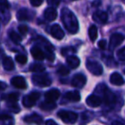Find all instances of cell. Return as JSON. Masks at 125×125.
I'll return each instance as SVG.
<instances>
[{
	"instance_id": "14",
	"label": "cell",
	"mask_w": 125,
	"mask_h": 125,
	"mask_svg": "<svg viewBox=\"0 0 125 125\" xmlns=\"http://www.w3.org/2000/svg\"><path fill=\"white\" fill-rule=\"evenodd\" d=\"M44 16L49 21H53L56 20L57 16V12L55 8L53 7H49V8H46L44 11Z\"/></svg>"
},
{
	"instance_id": "26",
	"label": "cell",
	"mask_w": 125,
	"mask_h": 125,
	"mask_svg": "<svg viewBox=\"0 0 125 125\" xmlns=\"http://www.w3.org/2000/svg\"><path fill=\"white\" fill-rule=\"evenodd\" d=\"M29 70L33 73H43L45 70V67L42 64L40 63H35V64H32L29 67Z\"/></svg>"
},
{
	"instance_id": "2",
	"label": "cell",
	"mask_w": 125,
	"mask_h": 125,
	"mask_svg": "<svg viewBox=\"0 0 125 125\" xmlns=\"http://www.w3.org/2000/svg\"><path fill=\"white\" fill-rule=\"evenodd\" d=\"M57 116L64 124H75L77 122V119H78V115L75 112L66 110L59 111L58 113H57Z\"/></svg>"
},
{
	"instance_id": "3",
	"label": "cell",
	"mask_w": 125,
	"mask_h": 125,
	"mask_svg": "<svg viewBox=\"0 0 125 125\" xmlns=\"http://www.w3.org/2000/svg\"><path fill=\"white\" fill-rule=\"evenodd\" d=\"M32 82L39 87H48L52 84V79L46 74H35L32 77Z\"/></svg>"
},
{
	"instance_id": "33",
	"label": "cell",
	"mask_w": 125,
	"mask_h": 125,
	"mask_svg": "<svg viewBox=\"0 0 125 125\" xmlns=\"http://www.w3.org/2000/svg\"><path fill=\"white\" fill-rule=\"evenodd\" d=\"M18 30L22 35H26L28 31V27L26 25H20L18 26Z\"/></svg>"
},
{
	"instance_id": "34",
	"label": "cell",
	"mask_w": 125,
	"mask_h": 125,
	"mask_svg": "<svg viewBox=\"0 0 125 125\" xmlns=\"http://www.w3.org/2000/svg\"><path fill=\"white\" fill-rule=\"evenodd\" d=\"M61 0H47V3L50 5V7H53L56 8L59 5Z\"/></svg>"
},
{
	"instance_id": "41",
	"label": "cell",
	"mask_w": 125,
	"mask_h": 125,
	"mask_svg": "<svg viewBox=\"0 0 125 125\" xmlns=\"http://www.w3.org/2000/svg\"><path fill=\"white\" fill-rule=\"evenodd\" d=\"M73 1H75V0H73Z\"/></svg>"
},
{
	"instance_id": "32",
	"label": "cell",
	"mask_w": 125,
	"mask_h": 125,
	"mask_svg": "<svg viewBox=\"0 0 125 125\" xmlns=\"http://www.w3.org/2000/svg\"><path fill=\"white\" fill-rule=\"evenodd\" d=\"M117 57L121 61H125V47H123L117 51Z\"/></svg>"
},
{
	"instance_id": "39",
	"label": "cell",
	"mask_w": 125,
	"mask_h": 125,
	"mask_svg": "<svg viewBox=\"0 0 125 125\" xmlns=\"http://www.w3.org/2000/svg\"><path fill=\"white\" fill-rule=\"evenodd\" d=\"M6 88H7V84L5 83L4 82H2V81H0V91L4 90Z\"/></svg>"
},
{
	"instance_id": "25",
	"label": "cell",
	"mask_w": 125,
	"mask_h": 125,
	"mask_svg": "<svg viewBox=\"0 0 125 125\" xmlns=\"http://www.w3.org/2000/svg\"><path fill=\"white\" fill-rule=\"evenodd\" d=\"M89 38L92 42H95L98 38V29L95 25H91L88 29Z\"/></svg>"
},
{
	"instance_id": "22",
	"label": "cell",
	"mask_w": 125,
	"mask_h": 125,
	"mask_svg": "<svg viewBox=\"0 0 125 125\" xmlns=\"http://www.w3.org/2000/svg\"><path fill=\"white\" fill-rule=\"evenodd\" d=\"M1 99L5 101H8L9 103H15L19 99V94L16 92H12L8 94H4L1 97Z\"/></svg>"
},
{
	"instance_id": "23",
	"label": "cell",
	"mask_w": 125,
	"mask_h": 125,
	"mask_svg": "<svg viewBox=\"0 0 125 125\" xmlns=\"http://www.w3.org/2000/svg\"><path fill=\"white\" fill-rule=\"evenodd\" d=\"M57 107L55 102L53 101H49V100H45V101L41 102L40 105V108L43 111H52Z\"/></svg>"
},
{
	"instance_id": "1",
	"label": "cell",
	"mask_w": 125,
	"mask_h": 125,
	"mask_svg": "<svg viewBox=\"0 0 125 125\" xmlns=\"http://www.w3.org/2000/svg\"><path fill=\"white\" fill-rule=\"evenodd\" d=\"M61 19L64 27L69 32L75 34L79 31V24L75 14L68 8H63L61 10Z\"/></svg>"
},
{
	"instance_id": "8",
	"label": "cell",
	"mask_w": 125,
	"mask_h": 125,
	"mask_svg": "<svg viewBox=\"0 0 125 125\" xmlns=\"http://www.w3.org/2000/svg\"><path fill=\"white\" fill-rule=\"evenodd\" d=\"M103 94H104V100H105L106 105H112V104L115 103L116 101L115 94L105 84L103 86Z\"/></svg>"
},
{
	"instance_id": "7",
	"label": "cell",
	"mask_w": 125,
	"mask_h": 125,
	"mask_svg": "<svg viewBox=\"0 0 125 125\" xmlns=\"http://www.w3.org/2000/svg\"><path fill=\"white\" fill-rule=\"evenodd\" d=\"M124 37L122 34H120V33H114V34H112L110 38V44H109L110 50H115L117 46H119L124 42Z\"/></svg>"
},
{
	"instance_id": "13",
	"label": "cell",
	"mask_w": 125,
	"mask_h": 125,
	"mask_svg": "<svg viewBox=\"0 0 125 125\" xmlns=\"http://www.w3.org/2000/svg\"><path fill=\"white\" fill-rule=\"evenodd\" d=\"M86 103L91 107H98L102 104V100L95 94H91L86 100Z\"/></svg>"
},
{
	"instance_id": "19",
	"label": "cell",
	"mask_w": 125,
	"mask_h": 125,
	"mask_svg": "<svg viewBox=\"0 0 125 125\" xmlns=\"http://www.w3.org/2000/svg\"><path fill=\"white\" fill-rule=\"evenodd\" d=\"M66 61H67L68 66H69L71 69H75V68H77L80 66V63H81L80 59L75 55L68 56L66 59Z\"/></svg>"
},
{
	"instance_id": "20",
	"label": "cell",
	"mask_w": 125,
	"mask_h": 125,
	"mask_svg": "<svg viewBox=\"0 0 125 125\" xmlns=\"http://www.w3.org/2000/svg\"><path fill=\"white\" fill-rule=\"evenodd\" d=\"M0 124L1 125H14L15 119L9 114H1L0 115Z\"/></svg>"
},
{
	"instance_id": "40",
	"label": "cell",
	"mask_w": 125,
	"mask_h": 125,
	"mask_svg": "<svg viewBox=\"0 0 125 125\" xmlns=\"http://www.w3.org/2000/svg\"><path fill=\"white\" fill-rule=\"evenodd\" d=\"M112 125H124L123 123L119 122V121H114L113 123H112Z\"/></svg>"
},
{
	"instance_id": "18",
	"label": "cell",
	"mask_w": 125,
	"mask_h": 125,
	"mask_svg": "<svg viewBox=\"0 0 125 125\" xmlns=\"http://www.w3.org/2000/svg\"><path fill=\"white\" fill-rule=\"evenodd\" d=\"M110 82L114 85L121 86L124 83V79L122 75L119 74L118 73H113L110 77Z\"/></svg>"
},
{
	"instance_id": "37",
	"label": "cell",
	"mask_w": 125,
	"mask_h": 125,
	"mask_svg": "<svg viewBox=\"0 0 125 125\" xmlns=\"http://www.w3.org/2000/svg\"><path fill=\"white\" fill-rule=\"evenodd\" d=\"M106 46H107V43L105 40L101 39L99 42H98V47H99L101 50H105V49H106Z\"/></svg>"
},
{
	"instance_id": "11",
	"label": "cell",
	"mask_w": 125,
	"mask_h": 125,
	"mask_svg": "<svg viewBox=\"0 0 125 125\" xmlns=\"http://www.w3.org/2000/svg\"><path fill=\"white\" fill-rule=\"evenodd\" d=\"M50 32H51V34H52V36L57 40L63 39L65 35L63 30L61 28V26L59 25H57V24H54V25H52L51 26Z\"/></svg>"
},
{
	"instance_id": "28",
	"label": "cell",
	"mask_w": 125,
	"mask_h": 125,
	"mask_svg": "<svg viewBox=\"0 0 125 125\" xmlns=\"http://www.w3.org/2000/svg\"><path fill=\"white\" fill-rule=\"evenodd\" d=\"M15 61L19 64L25 65L28 62V57L24 54H17V55H15Z\"/></svg>"
},
{
	"instance_id": "4",
	"label": "cell",
	"mask_w": 125,
	"mask_h": 125,
	"mask_svg": "<svg viewBox=\"0 0 125 125\" xmlns=\"http://www.w3.org/2000/svg\"><path fill=\"white\" fill-rule=\"evenodd\" d=\"M86 66H87V69L95 76H99L103 73V66L96 61L88 59L86 62Z\"/></svg>"
},
{
	"instance_id": "30",
	"label": "cell",
	"mask_w": 125,
	"mask_h": 125,
	"mask_svg": "<svg viewBox=\"0 0 125 125\" xmlns=\"http://www.w3.org/2000/svg\"><path fill=\"white\" fill-rule=\"evenodd\" d=\"M45 57L50 61H53L55 60V55H54V53L52 52V49H46V53L45 54Z\"/></svg>"
},
{
	"instance_id": "24",
	"label": "cell",
	"mask_w": 125,
	"mask_h": 125,
	"mask_svg": "<svg viewBox=\"0 0 125 125\" xmlns=\"http://www.w3.org/2000/svg\"><path fill=\"white\" fill-rule=\"evenodd\" d=\"M3 66L6 71H12L15 68V63L10 57H4L3 59Z\"/></svg>"
},
{
	"instance_id": "15",
	"label": "cell",
	"mask_w": 125,
	"mask_h": 125,
	"mask_svg": "<svg viewBox=\"0 0 125 125\" xmlns=\"http://www.w3.org/2000/svg\"><path fill=\"white\" fill-rule=\"evenodd\" d=\"M60 96V91L57 89H52L45 94V98L46 100L55 102Z\"/></svg>"
},
{
	"instance_id": "38",
	"label": "cell",
	"mask_w": 125,
	"mask_h": 125,
	"mask_svg": "<svg viewBox=\"0 0 125 125\" xmlns=\"http://www.w3.org/2000/svg\"><path fill=\"white\" fill-rule=\"evenodd\" d=\"M45 125H58V124L54 120H52V119H48V120L45 122Z\"/></svg>"
},
{
	"instance_id": "27",
	"label": "cell",
	"mask_w": 125,
	"mask_h": 125,
	"mask_svg": "<svg viewBox=\"0 0 125 125\" xmlns=\"http://www.w3.org/2000/svg\"><path fill=\"white\" fill-rule=\"evenodd\" d=\"M9 36H10V38L11 39V41L13 43H16V44H19V43L22 42V37L19 34H17L15 31H10L9 32Z\"/></svg>"
},
{
	"instance_id": "35",
	"label": "cell",
	"mask_w": 125,
	"mask_h": 125,
	"mask_svg": "<svg viewBox=\"0 0 125 125\" xmlns=\"http://www.w3.org/2000/svg\"><path fill=\"white\" fill-rule=\"evenodd\" d=\"M44 0H30V3L32 6L33 7H39L43 3Z\"/></svg>"
},
{
	"instance_id": "36",
	"label": "cell",
	"mask_w": 125,
	"mask_h": 125,
	"mask_svg": "<svg viewBox=\"0 0 125 125\" xmlns=\"http://www.w3.org/2000/svg\"><path fill=\"white\" fill-rule=\"evenodd\" d=\"M0 6L9 10L10 9V3H9L8 0H0Z\"/></svg>"
},
{
	"instance_id": "21",
	"label": "cell",
	"mask_w": 125,
	"mask_h": 125,
	"mask_svg": "<svg viewBox=\"0 0 125 125\" xmlns=\"http://www.w3.org/2000/svg\"><path fill=\"white\" fill-rule=\"evenodd\" d=\"M65 98L71 102H78L81 100V94L78 91H69L65 94Z\"/></svg>"
},
{
	"instance_id": "6",
	"label": "cell",
	"mask_w": 125,
	"mask_h": 125,
	"mask_svg": "<svg viewBox=\"0 0 125 125\" xmlns=\"http://www.w3.org/2000/svg\"><path fill=\"white\" fill-rule=\"evenodd\" d=\"M87 83V77L82 73H77L72 77L71 80V85L75 88L82 89Z\"/></svg>"
},
{
	"instance_id": "17",
	"label": "cell",
	"mask_w": 125,
	"mask_h": 125,
	"mask_svg": "<svg viewBox=\"0 0 125 125\" xmlns=\"http://www.w3.org/2000/svg\"><path fill=\"white\" fill-rule=\"evenodd\" d=\"M31 54L35 60L37 61H43L45 59V53L43 52V50L38 46H33L32 47L31 50Z\"/></svg>"
},
{
	"instance_id": "5",
	"label": "cell",
	"mask_w": 125,
	"mask_h": 125,
	"mask_svg": "<svg viewBox=\"0 0 125 125\" xmlns=\"http://www.w3.org/2000/svg\"><path fill=\"white\" fill-rule=\"evenodd\" d=\"M40 98V93L38 91H33L30 94L24 96V98L22 99V104L25 107L27 108H30L33 107V105L36 104L37 100Z\"/></svg>"
},
{
	"instance_id": "10",
	"label": "cell",
	"mask_w": 125,
	"mask_h": 125,
	"mask_svg": "<svg viewBox=\"0 0 125 125\" xmlns=\"http://www.w3.org/2000/svg\"><path fill=\"white\" fill-rule=\"evenodd\" d=\"M33 12H31L29 10L26 8H22L17 12V20L21 21H30L33 19Z\"/></svg>"
},
{
	"instance_id": "9",
	"label": "cell",
	"mask_w": 125,
	"mask_h": 125,
	"mask_svg": "<svg viewBox=\"0 0 125 125\" xmlns=\"http://www.w3.org/2000/svg\"><path fill=\"white\" fill-rule=\"evenodd\" d=\"M23 121L26 124H37V125H41L43 124V118L41 116H40L37 113H33L31 115L25 116L23 118Z\"/></svg>"
},
{
	"instance_id": "16",
	"label": "cell",
	"mask_w": 125,
	"mask_h": 125,
	"mask_svg": "<svg viewBox=\"0 0 125 125\" xmlns=\"http://www.w3.org/2000/svg\"><path fill=\"white\" fill-rule=\"evenodd\" d=\"M93 19L99 24H105L108 21V15L104 11H97L93 15Z\"/></svg>"
},
{
	"instance_id": "29",
	"label": "cell",
	"mask_w": 125,
	"mask_h": 125,
	"mask_svg": "<svg viewBox=\"0 0 125 125\" xmlns=\"http://www.w3.org/2000/svg\"><path fill=\"white\" fill-rule=\"evenodd\" d=\"M57 73L61 76H66L69 73V69L65 66H60L57 69Z\"/></svg>"
},
{
	"instance_id": "12",
	"label": "cell",
	"mask_w": 125,
	"mask_h": 125,
	"mask_svg": "<svg viewBox=\"0 0 125 125\" xmlns=\"http://www.w3.org/2000/svg\"><path fill=\"white\" fill-rule=\"evenodd\" d=\"M11 84L15 88L20 89H25L28 88V83L26 82L25 78L23 77H21V76H16V77H14L10 81Z\"/></svg>"
},
{
	"instance_id": "31",
	"label": "cell",
	"mask_w": 125,
	"mask_h": 125,
	"mask_svg": "<svg viewBox=\"0 0 125 125\" xmlns=\"http://www.w3.org/2000/svg\"><path fill=\"white\" fill-rule=\"evenodd\" d=\"M8 109L10 112H14V113H18L21 111V108L19 107V105H15V103H10V105H8Z\"/></svg>"
}]
</instances>
